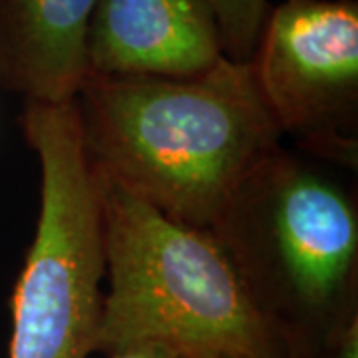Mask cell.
I'll return each instance as SVG.
<instances>
[{
  "label": "cell",
  "mask_w": 358,
  "mask_h": 358,
  "mask_svg": "<svg viewBox=\"0 0 358 358\" xmlns=\"http://www.w3.org/2000/svg\"><path fill=\"white\" fill-rule=\"evenodd\" d=\"M20 126L38 159L40 205L10 296L6 358H90L106 281L103 178L86 152L76 102H26Z\"/></svg>",
  "instance_id": "cell-4"
},
{
  "label": "cell",
  "mask_w": 358,
  "mask_h": 358,
  "mask_svg": "<svg viewBox=\"0 0 358 358\" xmlns=\"http://www.w3.org/2000/svg\"><path fill=\"white\" fill-rule=\"evenodd\" d=\"M282 140L341 169L358 167V0H282L251 56Z\"/></svg>",
  "instance_id": "cell-5"
},
{
  "label": "cell",
  "mask_w": 358,
  "mask_h": 358,
  "mask_svg": "<svg viewBox=\"0 0 358 358\" xmlns=\"http://www.w3.org/2000/svg\"><path fill=\"white\" fill-rule=\"evenodd\" d=\"M209 231L293 358L358 320V199L334 166L282 143Z\"/></svg>",
  "instance_id": "cell-2"
},
{
  "label": "cell",
  "mask_w": 358,
  "mask_h": 358,
  "mask_svg": "<svg viewBox=\"0 0 358 358\" xmlns=\"http://www.w3.org/2000/svg\"><path fill=\"white\" fill-rule=\"evenodd\" d=\"M106 358H181L176 352L167 350L164 346L157 345H140V346H129L124 350L112 352Z\"/></svg>",
  "instance_id": "cell-9"
},
{
  "label": "cell",
  "mask_w": 358,
  "mask_h": 358,
  "mask_svg": "<svg viewBox=\"0 0 358 358\" xmlns=\"http://www.w3.org/2000/svg\"><path fill=\"white\" fill-rule=\"evenodd\" d=\"M74 102L100 176L199 229L285 141L251 62L227 56L197 76H90Z\"/></svg>",
  "instance_id": "cell-1"
},
{
  "label": "cell",
  "mask_w": 358,
  "mask_h": 358,
  "mask_svg": "<svg viewBox=\"0 0 358 358\" xmlns=\"http://www.w3.org/2000/svg\"><path fill=\"white\" fill-rule=\"evenodd\" d=\"M223 56L209 0L96 2L88 32L90 76H197Z\"/></svg>",
  "instance_id": "cell-6"
},
{
  "label": "cell",
  "mask_w": 358,
  "mask_h": 358,
  "mask_svg": "<svg viewBox=\"0 0 358 358\" xmlns=\"http://www.w3.org/2000/svg\"><path fill=\"white\" fill-rule=\"evenodd\" d=\"M217 16L225 56L247 62L255 52L257 40L271 10L268 0H209Z\"/></svg>",
  "instance_id": "cell-8"
},
{
  "label": "cell",
  "mask_w": 358,
  "mask_h": 358,
  "mask_svg": "<svg viewBox=\"0 0 358 358\" xmlns=\"http://www.w3.org/2000/svg\"><path fill=\"white\" fill-rule=\"evenodd\" d=\"M98 0H0V88L30 103L74 102L90 78Z\"/></svg>",
  "instance_id": "cell-7"
},
{
  "label": "cell",
  "mask_w": 358,
  "mask_h": 358,
  "mask_svg": "<svg viewBox=\"0 0 358 358\" xmlns=\"http://www.w3.org/2000/svg\"><path fill=\"white\" fill-rule=\"evenodd\" d=\"M103 243L96 355L157 345L181 358H293L209 229L103 179Z\"/></svg>",
  "instance_id": "cell-3"
}]
</instances>
